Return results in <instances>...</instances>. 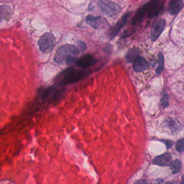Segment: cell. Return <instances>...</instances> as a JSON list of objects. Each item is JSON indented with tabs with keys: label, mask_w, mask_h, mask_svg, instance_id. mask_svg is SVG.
I'll return each mask as SVG.
<instances>
[{
	"label": "cell",
	"mask_w": 184,
	"mask_h": 184,
	"mask_svg": "<svg viewBox=\"0 0 184 184\" xmlns=\"http://www.w3.org/2000/svg\"><path fill=\"white\" fill-rule=\"evenodd\" d=\"M79 49L73 45H65L58 49L54 57L55 62L61 64L69 57H74L79 54Z\"/></svg>",
	"instance_id": "obj_1"
},
{
	"label": "cell",
	"mask_w": 184,
	"mask_h": 184,
	"mask_svg": "<svg viewBox=\"0 0 184 184\" xmlns=\"http://www.w3.org/2000/svg\"><path fill=\"white\" fill-rule=\"evenodd\" d=\"M90 74L89 71L83 70H75L70 68L64 72L62 81V85L73 84L85 78Z\"/></svg>",
	"instance_id": "obj_2"
},
{
	"label": "cell",
	"mask_w": 184,
	"mask_h": 184,
	"mask_svg": "<svg viewBox=\"0 0 184 184\" xmlns=\"http://www.w3.org/2000/svg\"><path fill=\"white\" fill-rule=\"evenodd\" d=\"M97 4L106 15L111 17L117 16L121 11L119 5L109 0H99Z\"/></svg>",
	"instance_id": "obj_3"
},
{
	"label": "cell",
	"mask_w": 184,
	"mask_h": 184,
	"mask_svg": "<svg viewBox=\"0 0 184 184\" xmlns=\"http://www.w3.org/2000/svg\"><path fill=\"white\" fill-rule=\"evenodd\" d=\"M55 39L54 35L50 33H46L41 37L39 42V47L41 51L43 52L52 51L54 46Z\"/></svg>",
	"instance_id": "obj_4"
},
{
	"label": "cell",
	"mask_w": 184,
	"mask_h": 184,
	"mask_svg": "<svg viewBox=\"0 0 184 184\" xmlns=\"http://www.w3.org/2000/svg\"><path fill=\"white\" fill-rule=\"evenodd\" d=\"M146 14L149 18H153L159 15L162 11L164 4L160 0H151L145 4Z\"/></svg>",
	"instance_id": "obj_5"
},
{
	"label": "cell",
	"mask_w": 184,
	"mask_h": 184,
	"mask_svg": "<svg viewBox=\"0 0 184 184\" xmlns=\"http://www.w3.org/2000/svg\"><path fill=\"white\" fill-rule=\"evenodd\" d=\"M166 21L162 19H158L154 21L150 32V38L152 41H156L159 38L165 29Z\"/></svg>",
	"instance_id": "obj_6"
},
{
	"label": "cell",
	"mask_w": 184,
	"mask_h": 184,
	"mask_svg": "<svg viewBox=\"0 0 184 184\" xmlns=\"http://www.w3.org/2000/svg\"><path fill=\"white\" fill-rule=\"evenodd\" d=\"M97 60L95 59V57L91 54H87L83 56L79 59L77 60L76 64L79 68H85L95 65Z\"/></svg>",
	"instance_id": "obj_7"
},
{
	"label": "cell",
	"mask_w": 184,
	"mask_h": 184,
	"mask_svg": "<svg viewBox=\"0 0 184 184\" xmlns=\"http://www.w3.org/2000/svg\"><path fill=\"white\" fill-rule=\"evenodd\" d=\"M130 16V13H128L125 14L122 16V18L119 19L118 22H117L116 24L114 25V27L112 29L110 32V37L113 38L117 35L119 31L122 29L124 25L127 22V19L129 18Z\"/></svg>",
	"instance_id": "obj_8"
},
{
	"label": "cell",
	"mask_w": 184,
	"mask_h": 184,
	"mask_svg": "<svg viewBox=\"0 0 184 184\" xmlns=\"http://www.w3.org/2000/svg\"><path fill=\"white\" fill-rule=\"evenodd\" d=\"M184 7V0H171L168 12L172 15H176L181 11Z\"/></svg>",
	"instance_id": "obj_9"
},
{
	"label": "cell",
	"mask_w": 184,
	"mask_h": 184,
	"mask_svg": "<svg viewBox=\"0 0 184 184\" xmlns=\"http://www.w3.org/2000/svg\"><path fill=\"white\" fill-rule=\"evenodd\" d=\"M149 66L148 62L143 57H138L133 62V69L135 72H141L146 70Z\"/></svg>",
	"instance_id": "obj_10"
},
{
	"label": "cell",
	"mask_w": 184,
	"mask_h": 184,
	"mask_svg": "<svg viewBox=\"0 0 184 184\" xmlns=\"http://www.w3.org/2000/svg\"><path fill=\"white\" fill-rule=\"evenodd\" d=\"M172 157L170 154H164L155 157L153 160V163L159 166H168L171 164Z\"/></svg>",
	"instance_id": "obj_11"
},
{
	"label": "cell",
	"mask_w": 184,
	"mask_h": 184,
	"mask_svg": "<svg viewBox=\"0 0 184 184\" xmlns=\"http://www.w3.org/2000/svg\"><path fill=\"white\" fill-rule=\"evenodd\" d=\"M165 125L168 129L171 130L174 133L177 131L181 130L183 128L182 125L176 119H172L170 118L165 121Z\"/></svg>",
	"instance_id": "obj_12"
},
{
	"label": "cell",
	"mask_w": 184,
	"mask_h": 184,
	"mask_svg": "<svg viewBox=\"0 0 184 184\" xmlns=\"http://www.w3.org/2000/svg\"><path fill=\"white\" fill-rule=\"evenodd\" d=\"M145 14H146V4H145L143 7L139 9L137 12L132 21V24L133 25H135L141 23V22L143 21Z\"/></svg>",
	"instance_id": "obj_13"
},
{
	"label": "cell",
	"mask_w": 184,
	"mask_h": 184,
	"mask_svg": "<svg viewBox=\"0 0 184 184\" xmlns=\"http://www.w3.org/2000/svg\"><path fill=\"white\" fill-rule=\"evenodd\" d=\"M102 18L100 17H95L89 15L86 17V22L88 24L95 29H97L99 27Z\"/></svg>",
	"instance_id": "obj_14"
},
{
	"label": "cell",
	"mask_w": 184,
	"mask_h": 184,
	"mask_svg": "<svg viewBox=\"0 0 184 184\" xmlns=\"http://www.w3.org/2000/svg\"><path fill=\"white\" fill-rule=\"evenodd\" d=\"M11 9L9 6H0V22L8 19L11 15Z\"/></svg>",
	"instance_id": "obj_15"
},
{
	"label": "cell",
	"mask_w": 184,
	"mask_h": 184,
	"mask_svg": "<svg viewBox=\"0 0 184 184\" xmlns=\"http://www.w3.org/2000/svg\"><path fill=\"white\" fill-rule=\"evenodd\" d=\"M139 53L140 52L139 49L136 47H133L132 49H130V50L127 52L126 56V62L129 63L133 62L139 56Z\"/></svg>",
	"instance_id": "obj_16"
},
{
	"label": "cell",
	"mask_w": 184,
	"mask_h": 184,
	"mask_svg": "<svg viewBox=\"0 0 184 184\" xmlns=\"http://www.w3.org/2000/svg\"><path fill=\"white\" fill-rule=\"evenodd\" d=\"M164 58L162 53L158 55V66L156 70L157 74H160L164 70Z\"/></svg>",
	"instance_id": "obj_17"
},
{
	"label": "cell",
	"mask_w": 184,
	"mask_h": 184,
	"mask_svg": "<svg viewBox=\"0 0 184 184\" xmlns=\"http://www.w3.org/2000/svg\"><path fill=\"white\" fill-rule=\"evenodd\" d=\"M181 168V162L178 160H176L171 163V169L173 173H178Z\"/></svg>",
	"instance_id": "obj_18"
},
{
	"label": "cell",
	"mask_w": 184,
	"mask_h": 184,
	"mask_svg": "<svg viewBox=\"0 0 184 184\" xmlns=\"http://www.w3.org/2000/svg\"><path fill=\"white\" fill-rule=\"evenodd\" d=\"M169 102H170V99L169 96L167 94H165L163 95L162 99H161V105L162 106L163 108H166L169 106Z\"/></svg>",
	"instance_id": "obj_19"
},
{
	"label": "cell",
	"mask_w": 184,
	"mask_h": 184,
	"mask_svg": "<svg viewBox=\"0 0 184 184\" xmlns=\"http://www.w3.org/2000/svg\"><path fill=\"white\" fill-rule=\"evenodd\" d=\"M176 150L179 152H182L184 151V140L183 138H182L181 139L179 140L176 145Z\"/></svg>",
	"instance_id": "obj_20"
},
{
	"label": "cell",
	"mask_w": 184,
	"mask_h": 184,
	"mask_svg": "<svg viewBox=\"0 0 184 184\" xmlns=\"http://www.w3.org/2000/svg\"><path fill=\"white\" fill-rule=\"evenodd\" d=\"M78 45H79V52H83L86 50L87 45L83 42L79 41L78 42Z\"/></svg>",
	"instance_id": "obj_21"
},
{
	"label": "cell",
	"mask_w": 184,
	"mask_h": 184,
	"mask_svg": "<svg viewBox=\"0 0 184 184\" xmlns=\"http://www.w3.org/2000/svg\"><path fill=\"white\" fill-rule=\"evenodd\" d=\"M135 184H149L146 180H139L136 181Z\"/></svg>",
	"instance_id": "obj_22"
},
{
	"label": "cell",
	"mask_w": 184,
	"mask_h": 184,
	"mask_svg": "<svg viewBox=\"0 0 184 184\" xmlns=\"http://www.w3.org/2000/svg\"><path fill=\"white\" fill-rule=\"evenodd\" d=\"M173 145V142L171 141H168L166 142V145L168 149H169Z\"/></svg>",
	"instance_id": "obj_23"
},
{
	"label": "cell",
	"mask_w": 184,
	"mask_h": 184,
	"mask_svg": "<svg viewBox=\"0 0 184 184\" xmlns=\"http://www.w3.org/2000/svg\"><path fill=\"white\" fill-rule=\"evenodd\" d=\"M162 183H163V180L160 179H158L155 181L154 184H162Z\"/></svg>",
	"instance_id": "obj_24"
},
{
	"label": "cell",
	"mask_w": 184,
	"mask_h": 184,
	"mask_svg": "<svg viewBox=\"0 0 184 184\" xmlns=\"http://www.w3.org/2000/svg\"><path fill=\"white\" fill-rule=\"evenodd\" d=\"M165 184H177V183H176V181H168Z\"/></svg>",
	"instance_id": "obj_25"
}]
</instances>
